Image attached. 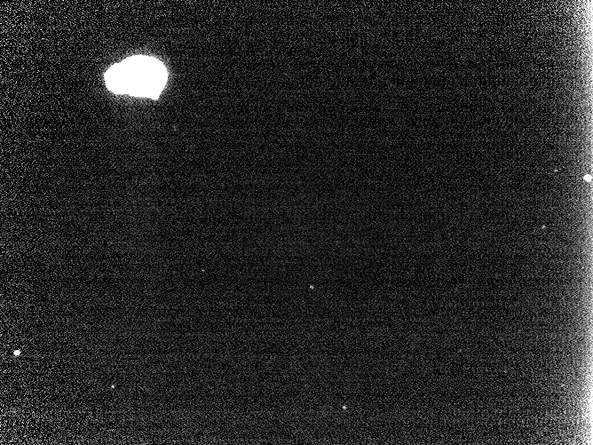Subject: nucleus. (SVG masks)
Returning a JSON list of instances; mask_svg holds the SVG:
<instances>
[{
    "label": "nucleus",
    "mask_w": 593,
    "mask_h": 445,
    "mask_svg": "<svg viewBox=\"0 0 593 445\" xmlns=\"http://www.w3.org/2000/svg\"><path fill=\"white\" fill-rule=\"evenodd\" d=\"M106 83L115 93L156 98L162 91L167 71L161 61L147 56H134L111 67Z\"/></svg>",
    "instance_id": "nucleus-1"
}]
</instances>
